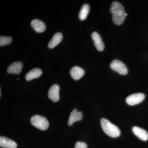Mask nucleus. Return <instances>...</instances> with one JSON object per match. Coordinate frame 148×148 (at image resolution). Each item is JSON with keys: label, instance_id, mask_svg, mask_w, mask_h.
<instances>
[{"label": "nucleus", "instance_id": "1", "mask_svg": "<svg viewBox=\"0 0 148 148\" xmlns=\"http://www.w3.org/2000/svg\"><path fill=\"white\" fill-rule=\"evenodd\" d=\"M110 11L112 14V20L115 24L121 25L123 23L125 17L124 7L118 2L112 3Z\"/></svg>", "mask_w": 148, "mask_h": 148}, {"label": "nucleus", "instance_id": "2", "mask_svg": "<svg viewBox=\"0 0 148 148\" xmlns=\"http://www.w3.org/2000/svg\"><path fill=\"white\" fill-rule=\"evenodd\" d=\"M101 125L103 131L112 138H117L120 135L119 128L106 119H101Z\"/></svg>", "mask_w": 148, "mask_h": 148}, {"label": "nucleus", "instance_id": "3", "mask_svg": "<svg viewBox=\"0 0 148 148\" xmlns=\"http://www.w3.org/2000/svg\"><path fill=\"white\" fill-rule=\"evenodd\" d=\"M30 121L34 126L42 130H46L49 125V123L47 119L39 115H35L32 117Z\"/></svg>", "mask_w": 148, "mask_h": 148}, {"label": "nucleus", "instance_id": "4", "mask_svg": "<svg viewBox=\"0 0 148 148\" xmlns=\"http://www.w3.org/2000/svg\"><path fill=\"white\" fill-rule=\"evenodd\" d=\"M110 66L112 70L117 72L121 75H126L128 72L126 66L119 60H113L111 62Z\"/></svg>", "mask_w": 148, "mask_h": 148}, {"label": "nucleus", "instance_id": "5", "mask_svg": "<svg viewBox=\"0 0 148 148\" xmlns=\"http://www.w3.org/2000/svg\"><path fill=\"white\" fill-rule=\"evenodd\" d=\"M145 98V94L143 93H134L126 98V102L130 106H134L141 103Z\"/></svg>", "mask_w": 148, "mask_h": 148}, {"label": "nucleus", "instance_id": "6", "mask_svg": "<svg viewBox=\"0 0 148 148\" xmlns=\"http://www.w3.org/2000/svg\"><path fill=\"white\" fill-rule=\"evenodd\" d=\"M59 88L58 84H53L49 90L48 97L49 99L52 100L53 102H56L59 100Z\"/></svg>", "mask_w": 148, "mask_h": 148}, {"label": "nucleus", "instance_id": "7", "mask_svg": "<svg viewBox=\"0 0 148 148\" xmlns=\"http://www.w3.org/2000/svg\"><path fill=\"white\" fill-rule=\"evenodd\" d=\"M23 64L20 61H16L8 66L7 72L8 73H14L18 75L22 71Z\"/></svg>", "mask_w": 148, "mask_h": 148}, {"label": "nucleus", "instance_id": "8", "mask_svg": "<svg viewBox=\"0 0 148 148\" xmlns=\"http://www.w3.org/2000/svg\"><path fill=\"white\" fill-rule=\"evenodd\" d=\"M132 131L139 139L143 141H147L148 139V133L145 130L138 126L132 127Z\"/></svg>", "mask_w": 148, "mask_h": 148}, {"label": "nucleus", "instance_id": "9", "mask_svg": "<svg viewBox=\"0 0 148 148\" xmlns=\"http://www.w3.org/2000/svg\"><path fill=\"white\" fill-rule=\"evenodd\" d=\"M70 75L74 80H77L81 78L84 74V71L79 66L73 67L70 71Z\"/></svg>", "mask_w": 148, "mask_h": 148}, {"label": "nucleus", "instance_id": "10", "mask_svg": "<svg viewBox=\"0 0 148 148\" xmlns=\"http://www.w3.org/2000/svg\"><path fill=\"white\" fill-rule=\"evenodd\" d=\"M82 113L81 112H78L76 109L73 110V112L70 114L69 116L68 125H72L75 122L79 121L82 119Z\"/></svg>", "mask_w": 148, "mask_h": 148}, {"label": "nucleus", "instance_id": "11", "mask_svg": "<svg viewBox=\"0 0 148 148\" xmlns=\"http://www.w3.org/2000/svg\"><path fill=\"white\" fill-rule=\"evenodd\" d=\"M0 146L4 148H16L17 144L14 141L7 137H0Z\"/></svg>", "mask_w": 148, "mask_h": 148}, {"label": "nucleus", "instance_id": "12", "mask_svg": "<svg viewBox=\"0 0 148 148\" xmlns=\"http://www.w3.org/2000/svg\"><path fill=\"white\" fill-rule=\"evenodd\" d=\"M91 37L96 49L99 51H102L104 49V45L100 35L97 32H94L91 34Z\"/></svg>", "mask_w": 148, "mask_h": 148}, {"label": "nucleus", "instance_id": "13", "mask_svg": "<svg viewBox=\"0 0 148 148\" xmlns=\"http://www.w3.org/2000/svg\"><path fill=\"white\" fill-rule=\"evenodd\" d=\"M31 24L33 29L38 33H42L45 30V24L43 21L39 19H35L32 20Z\"/></svg>", "mask_w": 148, "mask_h": 148}, {"label": "nucleus", "instance_id": "14", "mask_svg": "<svg viewBox=\"0 0 148 148\" xmlns=\"http://www.w3.org/2000/svg\"><path fill=\"white\" fill-rule=\"evenodd\" d=\"M62 39H63V35L61 33L58 32L56 33L53 35V37L49 42L48 46L49 48H53L60 43Z\"/></svg>", "mask_w": 148, "mask_h": 148}, {"label": "nucleus", "instance_id": "15", "mask_svg": "<svg viewBox=\"0 0 148 148\" xmlns=\"http://www.w3.org/2000/svg\"><path fill=\"white\" fill-rule=\"evenodd\" d=\"M42 74L41 70L38 68L32 69L25 76L26 80L29 81L39 77Z\"/></svg>", "mask_w": 148, "mask_h": 148}, {"label": "nucleus", "instance_id": "16", "mask_svg": "<svg viewBox=\"0 0 148 148\" xmlns=\"http://www.w3.org/2000/svg\"><path fill=\"white\" fill-rule=\"evenodd\" d=\"M89 10H90V7L88 5L85 4L82 5L79 15V17L81 20L83 21L87 18Z\"/></svg>", "mask_w": 148, "mask_h": 148}, {"label": "nucleus", "instance_id": "17", "mask_svg": "<svg viewBox=\"0 0 148 148\" xmlns=\"http://www.w3.org/2000/svg\"><path fill=\"white\" fill-rule=\"evenodd\" d=\"M12 41V38L11 37H6L1 36L0 37V45L3 46L7 45L10 44Z\"/></svg>", "mask_w": 148, "mask_h": 148}, {"label": "nucleus", "instance_id": "18", "mask_svg": "<svg viewBox=\"0 0 148 148\" xmlns=\"http://www.w3.org/2000/svg\"><path fill=\"white\" fill-rule=\"evenodd\" d=\"M75 148H87V145L85 143L79 141L76 143Z\"/></svg>", "mask_w": 148, "mask_h": 148}, {"label": "nucleus", "instance_id": "19", "mask_svg": "<svg viewBox=\"0 0 148 148\" xmlns=\"http://www.w3.org/2000/svg\"><path fill=\"white\" fill-rule=\"evenodd\" d=\"M18 79H19V78H17V80H18Z\"/></svg>", "mask_w": 148, "mask_h": 148}]
</instances>
